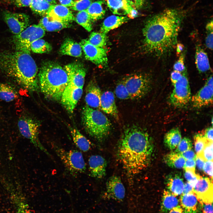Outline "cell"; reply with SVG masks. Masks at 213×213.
Segmentation results:
<instances>
[{"instance_id":"cell-4","label":"cell","mask_w":213,"mask_h":213,"mask_svg":"<svg viewBox=\"0 0 213 213\" xmlns=\"http://www.w3.org/2000/svg\"><path fill=\"white\" fill-rule=\"evenodd\" d=\"M38 78L39 88L44 96L52 101H60L70 81L64 67L54 62L45 61L40 68Z\"/></svg>"},{"instance_id":"cell-11","label":"cell","mask_w":213,"mask_h":213,"mask_svg":"<svg viewBox=\"0 0 213 213\" xmlns=\"http://www.w3.org/2000/svg\"><path fill=\"white\" fill-rule=\"evenodd\" d=\"M79 43L87 59L99 67L106 66L108 63L106 49L95 46L87 39L82 40Z\"/></svg>"},{"instance_id":"cell-47","label":"cell","mask_w":213,"mask_h":213,"mask_svg":"<svg viewBox=\"0 0 213 213\" xmlns=\"http://www.w3.org/2000/svg\"><path fill=\"white\" fill-rule=\"evenodd\" d=\"M213 160L205 162L203 170L204 172L209 175L211 178H213Z\"/></svg>"},{"instance_id":"cell-7","label":"cell","mask_w":213,"mask_h":213,"mask_svg":"<svg viewBox=\"0 0 213 213\" xmlns=\"http://www.w3.org/2000/svg\"><path fill=\"white\" fill-rule=\"evenodd\" d=\"M40 126V123L38 121L26 114L21 116L17 122V126L21 135L29 140L36 147L50 156V154L39 139Z\"/></svg>"},{"instance_id":"cell-3","label":"cell","mask_w":213,"mask_h":213,"mask_svg":"<svg viewBox=\"0 0 213 213\" xmlns=\"http://www.w3.org/2000/svg\"><path fill=\"white\" fill-rule=\"evenodd\" d=\"M30 53L15 50L0 51V71L28 92L39 89L38 69Z\"/></svg>"},{"instance_id":"cell-28","label":"cell","mask_w":213,"mask_h":213,"mask_svg":"<svg viewBox=\"0 0 213 213\" xmlns=\"http://www.w3.org/2000/svg\"><path fill=\"white\" fill-rule=\"evenodd\" d=\"M195 58L196 67L200 72H206L210 69L207 54L199 46L196 48Z\"/></svg>"},{"instance_id":"cell-42","label":"cell","mask_w":213,"mask_h":213,"mask_svg":"<svg viewBox=\"0 0 213 213\" xmlns=\"http://www.w3.org/2000/svg\"><path fill=\"white\" fill-rule=\"evenodd\" d=\"M192 147V143L191 139L188 137H184L181 139L176 148L175 152L180 154L191 149Z\"/></svg>"},{"instance_id":"cell-30","label":"cell","mask_w":213,"mask_h":213,"mask_svg":"<svg viewBox=\"0 0 213 213\" xmlns=\"http://www.w3.org/2000/svg\"><path fill=\"white\" fill-rule=\"evenodd\" d=\"M18 92L14 86L7 83L0 82V99L7 102L12 101L18 96Z\"/></svg>"},{"instance_id":"cell-25","label":"cell","mask_w":213,"mask_h":213,"mask_svg":"<svg viewBox=\"0 0 213 213\" xmlns=\"http://www.w3.org/2000/svg\"><path fill=\"white\" fill-rule=\"evenodd\" d=\"M82 50L80 43L72 39L67 38L61 45L59 52L62 55L80 57L82 55Z\"/></svg>"},{"instance_id":"cell-20","label":"cell","mask_w":213,"mask_h":213,"mask_svg":"<svg viewBox=\"0 0 213 213\" xmlns=\"http://www.w3.org/2000/svg\"><path fill=\"white\" fill-rule=\"evenodd\" d=\"M164 183L167 190L173 195L177 196L183 193L184 184L180 172L170 173L166 176Z\"/></svg>"},{"instance_id":"cell-9","label":"cell","mask_w":213,"mask_h":213,"mask_svg":"<svg viewBox=\"0 0 213 213\" xmlns=\"http://www.w3.org/2000/svg\"><path fill=\"white\" fill-rule=\"evenodd\" d=\"M45 34V30L38 24L28 26L20 33L13 36V42L15 50L30 53L31 43L43 37Z\"/></svg>"},{"instance_id":"cell-29","label":"cell","mask_w":213,"mask_h":213,"mask_svg":"<svg viewBox=\"0 0 213 213\" xmlns=\"http://www.w3.org/2000/svg\"><path fill=\"white\" fill-rule=\"evenodd\" d=\"M182 139L181 133L178 128H172L165 134L164 142L165 147L172 150L176 149Z\"/></svg>"},{"instance_id":"cell-33","label":"cell","mask_w":213,"mask_h":213,"mask_svg":"<svg viewBox=\"0 0 213 213\" xmlns=\"http://www.w3.org/2000/svg\"><path fill=\"white\" fill-rule=\"evenodd\" d=\"M107 6L114 14H126L129 4L127 0H106Z\"/></svg>"},{"instance_id":"cell-35","label":"cell","mask_w":213,"mask_h":213,"mask_svg":"<svg viewBox=\"0 0 213 213\" xmlns=\"http://www.w3.org/2000/svg\"><path fill=\"white\" fill-rule=\"evenodd\" d=\"M52 5L46 0H32L29 7L34 13L44 17L46 15Z\"/></svg>"},{"instance_id":"cell-22","label":"cell","mask_w":213,"mask_h":213,"mask_svg":"<svg viewBox=\"0 0 213 213\" xmlns=\"http://www.w3.org/2000/svg\"><path fill=\"white\" fill-rule=\"evenodd\" d=\"M46 16L62 22H71L75 20L72 13L67 7L61 4H52Z\"/></svg>"},{"instance_id":"cell-39","label":"cell","mask_w":213,"mask_h":213,"mask_svg":"<svg viewBox=\"0 0 213 213\" xmlns=\"http://www.w3.org/2000/svg\"><path fill=\"white\" fill-rule=\"evenodd\" d=\"M195 150L197 154L203 150L208 141L203 135L202 132L197 133L194 138Z\"/></svg>"},{"instance_id":"cell-43","label":"cell","mask_w":213,"mask_h":213,"mask_svg":"<svg viewBox=\"0 0 213 213\" xmlns=\"http://www.w3.org/2000/svg\"><path fill=\"white\" fill-rule=\"evenodd\" d=\"M184 177L188 182L193 187L201 176L196 173L195 169H184Z\"/></svg>"},{"instance_id":"cell-6","label":"cell","mask_w":213,"mask_h":213,"mask_svg":"<svg viewBox=\"0 0 213 213\" xmlns=\"http://www.w3.org/2000/svg\"><path fill=\"white\" fill-rule=\"evenodd\" d=\"M54 149L71 175H75L85 172L86 165L81 152L75 149L66 150L54 145Z\"/></svg>"},{"instance_id":"cell-56","label":"cell","mask_w":213,"mask_h":213,"mask_svg":"<svg viewBox=\"0 0 213 213\" xmlns=\"http://www.w3.org/2000/svg\"><path fill=\"white\" fill-rule=\"evenodd\" d=\"M196 162L195 159L186 160L184 167V169H195Z\"/></svg>"},{"instance_id":"cell-1","label":"cell","mask_w":213,"mask_h":213,"mask_svg":"<svg viewBox=\"0 0 213 213\" xmlns=\"http://www.w3.org/2000/svg\"><path fill=\"white\" fill-rule=\"evenodd\" d=\"M183 17L182 12L170 8L149 18L142 30L145 52L159 57L170 52L177 43Z\"/></svg>"},{"instance_id":"cell-50","label":"cell","mask_w":213,"mask_h":213,"mask_svg":"<svg viewBox=\"0 0 213 213\" xmlns=\"http://www.w3.org/2000/svg\"><path fill=\"white\" fill-rule=\"evenodd\" d=\"M127 1L132 7L138 9L143 7L145 0H127Z\"/></svg>"},{"instance_id":"cell-58","label":"cell","mask_w":213,"mask_h":213,"mask_svg":"<svg viewBox=\"0 0 213 213\" xmlns=\"http://www.w3.org/2000/svg\"><path fill=\"white\" fill-rule=\"evenodd\" d=\"M193 187L188 182L184 184V189L182 194H185L193 192Z\"/></svg>"},{"instance_id":"cell-17","label":"cell","mask_w":213,"mask_h":213,"mask_svg":"<svg viewBox=\"0 0 213 213\" xmlns=\"http://www.w3.org/2000/svg\"><path fill=\"white\" fill-rule=\"evenodd\" d=\"M213 86L205 84L198 92L191 98L193 106L201 108L213 104Z\"/></svg>"},{"instance_id":"cell-36","label":"cell","mask_w":213,"mask_h":213,"mask_svg":"<svg viewBox=\"0 0 213 213\" xmlns=\"http://www.w3.org/2000/svg\"><path fill=\"white\" fill-rule=\"evenodd\" d=\"M31 50L37 54L47 53L52 49L51 45L43 39L41 38L33 42L30 46Z\"/></svg>"},{"instance_id":"cell-2","label":"cell","mask_w":213,"mask_h":213,"mask_svg":"<svg viewBox=\"0 0 213 213\" xmlns=\"http://www.w3.org/2000/svg\"><path fill=\"white\" fill-rule=\"evenodd\" d=\"M148 133L136 126L127 128L118 142L117 154L125 170L131 174L140 173L149 165L153 151Z\"/></svg>"},{"instance_id":"cell-49","label":"cell","mask_w":213,"mask_h":213,"mask_svg":"<svg viewBox=\"0 0 213 213\" xmlns=\"http://www.w3.org/2000/svg\"><path fill=\"white\" fill-rule=\"evenodd\" d=\"M11 2L17 7L29 6L32 0H10Z\"/></svg>"},{"instance_id":"cell-18","label":"cell","mask_w":213,"mask_h":213,"mask_svg":"<svg viewBox=\"0 0 213 213\" xmlns=\"http://www.w3.org/2000/svg\"><path fill=\"white\" fill-rule=\"evenodd\" d=\"M102 92L94 80L88 83L86 88L85 100L87 105L93 108H99Z\"/></svg>"},{"instance_id":"cell-63","label":"cell","mask_w":213,"mask_h":213,"mask_svg":"<svg viewBox=\"0 0 213 213\" xmlns=\"http://www.w3.org/2000/svg\"><path fill=\"white\" fill-rule=\"evenodd\" d=\"M49 3L52 4H54L55 3L56 0H46Z\"/></svg>"},{"instance_id":"cell-34","label":"cell","mask_w":213,"mask_h":213,"mask_svg":"<svg viewBox=\"0 0 213 213\" xmlns=\"http://www.w3.org/2000/svg\"><path fill=\"white\" fill-rule=\"evenodd\" d=\"M163 159L168 166L175 169L183 168L186 161L180 154L175 152L167 154L164 156Z\"/></svg>"},{"instance_id":"cell-61","label":"cell","mask_w":213,"mask_h":213,"mask_svg":"<svg viewBox=\"0 0 213 213\" xmlns=\"http://www.w3.org/2000/svg\"><path fill=\"white\" fill-rule=\"evenodd\" d=\"M183 45L181 43H178L176 46V51L177 54H179L183 51L184 48Z\"/></svg>"},{"instance_id":"cell-62","label":"cell","mask_w":213,"mask_h":213,"mask_svg":"<svg viewBox=\"0 0 213 213\" xmlns=\"http://www.w3.org/2000/svg\"><path fill=\"white\" fill-rule=\"evenodd\" d=\"M206 84L213 86V78L212 76H210L207 80Z\"/></svg>"},{"instance_id":"cell-27","label":"cell","mask_w":213,"mask_h":213,"mask_svg":"<svg viewBox=\"0 0 213 213\" xmlns=\"http://www.w3.org/2000/svg\"><path fill=\"white\" fill-rule=\"evenodd\" d=\"M69 129L72 140L76 146L83 152L88 151L91 148V142L75 127H70Z\"/></svg>"},{"instance_id":"cell-5","label":"cell","mask_w":213,"mask_h":213,"mask_svg":"<svg viewBox=\"0 0 213 213\" xmlns=\"http://www.w3.org/2000/svg\"><path fill=\"white\" fill-rule=\"evenodd\" d=\"M82 121L86 131L91 137L102 141L109 135L112 124L105 115L87 105L82 112Z\"/></svg>"},{"instance_id":"cell-52","label":"cell","mask_w":213,"mask_h":213,"mask_svg":"<svg viewBox=\"0 0 213 213\" xmlns=\"http://www.w3.org/2000/svg\"><path fill=\"white\" fill-rule=\"evenodd\" d=\"M180 154L186 160L188 159L195 160L196 156L194 151L191 149L186 151Z\"/></svg>"},{"instance_id":"cell-23","label":"cell","mask_w":213,"mask_h":213,"mask_svg":"<svg viewBox=\"0 0 213 213\" xmlns=\"http://www.w3.org/2000/svg\"><path fill=\"white\" fill-rule=\"evenodd\" d=\"M179 201L184 213H198L199 201L193 192L182 194Z\"/></svg>"},{"instance_id":"cell-10","label":"cell","mask_w":213,"mask_h":213,"mask_svg":"<svg viewBox=\"0 0 213 213\" xmlns=\"http://www.w3.org/2000/svg\"><path fill=\"white\" fill-rule=\"evenodd\" d=\"M174 88L169 98L172 106L182 107L191 101V88L188 78L183 74L181 78L174 85Z\"/></svg>"},{"instance_id":"cell-12","label":"cell","mask_w":213,"mask_h":213,"mask_svg":"<svg viewBox=\"0 0 213 213\" xmlns=\"http://www.w3.org/2000/svg\"><path fill=\"white\" fill-rule=\"evenodd\" d=\"M2 17L11 31L14 35L20 33L30 24L29 17L25 13L5 10L2 12Z\"/></svg>"},{"instance_id":"cell-44","label":"cell","mask_w":213,"mask_h":213,"mask_svg":"<svg viewBox=\"0 0 213 213\" xmlns=\"http://www.w3.org/2000/svg\"><path fill=\"white\" fill-rule=\"evenodd\" d=\"M94 0H76L70 9L79 12L86 10Z\"/></svg>"},{"instance_id":"cell-24","label":"cell","mask_w":213,"mask_h":213,"mask_svg":"<svg viewBox=\"0 0 213 213\" xmlns=\"http://www.w3.org/2000/svg\"><path fill=\"white\" fill-rule=\"evenodd\" d=\"M129 19L127 16H110L104 20L100 28V32L106 34L111 30L116 28L128 22Z\"/></svg>"},{"instance_id":"cell-45","label":"cell","mask_w":213,"mask_h":213,"mask_svg":"<svg viewBox=\"0 0 213 213\" xmlns=\"http://www.w3.org/2000/svg\"><path fill=\"white\" fill-rule=\"evenodd\" d=\"M207 31L206 36L205 39V43L206 47L212 50L213 49V20L209 22L206 26Z\"/></svg>"},{"instance_id":"cell-26","label":"cell","mask_w":213,"mask_h":213,"mask_svg":"<svg viewBox=\"0 0 213 213\" xmlns=\"http://www.w3.org/2000/svg\"><path fill=\"white\" fill-rule=\"evenodd\" d=\"M38 25L45 31L49 32L59 31L71 26L70 23L54 20L47 16L40 20Z\"/></svg>"},{"instance_id":"cell-53","label":"cell","mask_w":213,"mask_h":213,"mask_svg":"<svg viewBox=\"0 0 213 213\" xmlns=\"http://www.w3.org/2000/svg\"><path fill=\"white\" fill-rule=\"evenodd\" d=\"M183 74L181 73L174 70L172 71L170 76V79L172 84L174 85L182 77Z\"/></svg>"},{"instance_id":"cell-13","label":"cell","mask_w":213,"mask_h":213,"mask_svg":"<svg viewBox=\"0 0 213 213\" xmlns=\"http://www.w3.org/2000/svg\"><path fill=\"white\" fill-rule=\"evenodd\" d=\"M193 191L199 203H212L213 185L212 180L207 177L201 176L194 186Z\"/></svg>"},{"instance_id":"cell-32","label":"cell","mask_w":213,"mask_h":213,"mask_svg":"<svg viewBox=\"0 0 213 213\" xmlns=\"http://www.w3.org/2000/svg\"><path fill=\"white\" fill-rule=\"evenodd\" d=\"M179 201L175 196L167 190H164L162 196L161 211L167 213L173 208L178 205Z\"/></svg>"},{"instance_id":"cell-57","label":"cell","mask_w":213,"mask_h":213,"mask_svg":"<svg viewBox=\"0 0 213 213\" xmlns=\"http://www.w3.org/2000/svg\"><path fill=\"white\" fill-rule=\"evenodd\" d=\"M195 162L196 165L198 169L200 170H203L205 161L201 158L196 155Z\"/></svg>"},{"instance_id":"cell-19","label":"cell","mask_w":213,"mask_h":213,"mask_svg":"<svg viewBox=\"0 0 213 213\" xmlns=\"http://www.w3.org/2000/svg\"><path fill=\"white\" fill-rule=\"evenodd\" d=\"M89 169L91 175L97 179H101L106 174V161L98 155L91 156L88 159Z\"/></svg>"},{"instance_id":"cell-37","label":"cell","mask_w":213,"mask_h":213,"mask_svg":"<svg viewBox=\"0 0 213 213\" xmlns=\"http://www.w3.org/2000/svg\"><path fill=\"white\" fill-rule=\"evenodd\" d=\"M76 22L88 32L92 29V22L86 10L79 12L75 18Z\"/></svg>"},{"instance_id":"cell-8","label":"cell","mask_w":213,"mask_h":213,"mask_svg":"<svg viewBox=\"0 0 213 213\" xmlns=\"http://www.w3.org/2000/svg\"><path fill=\"white\" fill-rule=\"evenodd\" d=\"M122 80L130 99L142 98L147 94L151 88V80L149 76L146 74H133Z\"/></svg>"},{"instance_id":"cell-46","label":"cell","mask_w":213,"mask_h":213,"mask_svg":"<svg viewBox=\"0 0 213 213\" xmlns=\"http://www.w3.org/2000/svg\"><path fill=\"white\" fill-rule=\"evenodd\" d=\"M184 56L183 54H181L178 60L175 62L173 65L174 70L181 73L185 71V68L184 64Z\"/></svg>"},{"instance_id":"cell-54","label":"cell","mask_w":213,"mask_h":213,"mask_svg":"<svg viewBox=\"0 0 213 213\" xmlns=\"http://www.w3.org/2000/svg\"><path fill=\"white\" fill-rule=\"evenodd\" d=\"M202 133L208 141H213L212 126L206 128L203 132H202Z\"/></svg>"},{"instance_id":"cell-14","label":"cell","mask_w":213,"mask_h":213,"mask_svg":"<svg viewBox=\"0 0 213 213\" xmlns=\"http://www.w3.org/2000/svg\"><path fill=\"white\" fill-rule=\"evenodd\" d=\"M103 196L107 199L121 201L125 195V188L120 178L113 175L109 178L106 183Z\"/></svg>"},{"instance_id":"cell-51","label":"cell","mask_w":213,"mask_h":213,"mask_svg":"<svg viewBox=\"0 0 213 213\" xmlns=\"http://www.w3.org/2000/svg\"><path fill=\"white\" fill-rule=\"evenodd\" d=\"M17 206V213H32L28 209L27 204L23 202L18 203Z\"/></svg>"},{"instance_id":"cell-21","label":"cell","mask_w":213,"mask_h":213,"mask_svg":"<svg viewBox=\"0 0 213 213\" xmlns=\"http://www.w3.org/2000/svg\"><path fill=\"white\" fill-rule=\"evenodd\" d=\"M100 109L105 113L112 116L116 120H119L118 112L115 97L112 92L106 91L101 93Z\"/></svg>"},{"instance_id":"cell-31","label":"cell","mask_w":213,"mask_h":213,"mask_svg":"<svg viewBox=\"0 0 213 213\" xmlns=\"http://www.w3.org/2000/svg\"><path fill=\"white\" fill-rule=\"evenodd\" d=\"M104 1L98 0L93 1L86 10L92 21L102 18L104 16L106 10L104 7Z\"/></svg>"},{"instance_id":"cell-40","label":"cell","mask_w":213,"mask_h":213,"mask_svg":"<svg viewBox=\"0 0 213 213\" xmlns=\"http://www.w3.org/2000/svg\"><path fill=\"white\" fill-rule=\"evenodd\" d=\"M115 93L119 99L122 100L130 99V97L123 80L117 84L115 90Z\"/></svg>"},{"instance_id":"cell-59","label":"cell","mask_w":213,"mask_h":213,"mask_svg":"<svg viewBox=\"0 0 213 213\" xmlns=\"http://www.w3.org/2000/svg\"><path fill=\"white\" fill-rule=\"evenodd\" d=\"M61 4L66 7H71L74 3L73 0H58Z\"/></svg>"},{"instance_id":"cell-48","label":"cell","mask_w":213,"mask_h":213,"mask_svg":"<svg viewBox=\"0 0 213 213\" xmlns=\"http://www.w3.org/2000/svg\"><path fill=\"white\" fill-rule=\"evenodd\" d=\"M199 204L200 208V213H213L212 203Z\"/></svg>"},{"instance_id":"cell-16","label":"cell","mask_w":213,"mask_h":213,"mask_svg":"<svg viewBox=\"0 0 213 213\" xmlns=\"http://www.w3.org/2000/svg\"><path fill=\"white\" fill-rule=\"evenodd\" d=\"M64 68L69 77V83L83 88L86 73L83 64L80 62L75 61L65 65Z\"/></svg>"},{"instance_id":"cell-55","label":"cell","mask_w":213,"mask_h":213,"mask_svg":"<svg viewBox=\"0 0 213 213\" xmlns=\"http://www.w3.org/2000/svg\"><path fill=\"white\" fill-rule=\"evenodd\" d=\"M126 15L128 18L133 19L138 16V12L137 9L133 7L129 4Z\"/></svg>"},{"instance_id":"cell-41","label":"cell","mask_w":213,"mask_h":213,"mask_svg":"<svg viewBox=\"0 0 213 213\" xmlns=\"http://www.w3.org/2000/svg\"><path fill=\"white\" fill-rule=\"evenodd\" d=\"M213 142L208 141L202 151L196 155L205 161L213 160Z\"/></svg>"},{"instance_id":"cell-15","label":"cell","mask_w":213,"mask_h":213,"mask_svg":"<svg viewBox=\"0 0 213 213\" xmlns=\"http://www.w3.org/2000/svg\"><path fill=\"white\" fill-rule=\"evenodd\" d=\"M83 93V88L68 83L62 94L60 101L69 112L73 113Z\"/></svg>"},{"instance_id":"cell-60","label":"cell","mask_w":213,"mask_h":213,"mask_svg":"<svg viewBox=\"0 0 213 213\" xmlns=\"http://www.w3.org/2000/svg\"><path fill=\"white\" fill-rule=\"evenodd\" d=\"M169 213H184V212L181 206L178 205L170 210Z\"/></svg>"},{"instance_id":"cell-38","label":"cell","mask_w":213,"mask_h":213,"mask_svg":"<svg viewBox=\"0 0 213 213\" xmlns=\"http://www.w3.org/2000/svg\"><path fill=\"white\" fill-rule=\"evenodd\" d=\"M88 40L95 46L104 48L106 43V34L100 32H93L90 34Z\"/></svg>"}]
</instances>
